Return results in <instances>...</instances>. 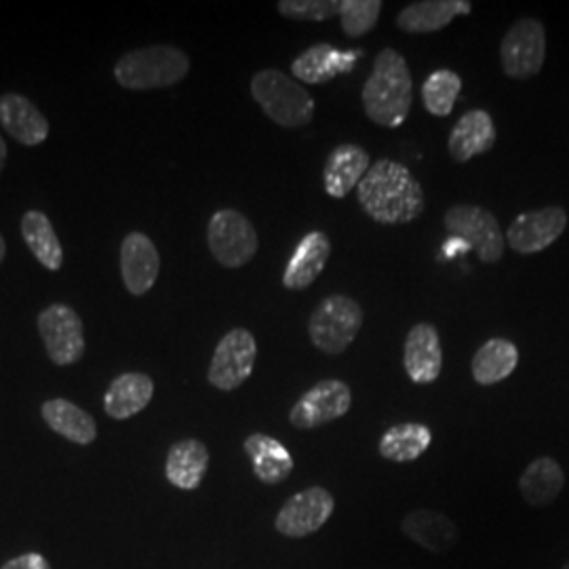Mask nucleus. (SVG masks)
I'll list each match as a JSON object with an SVG mask.
<instances>
[{"label":"nucleus","instance_id":"nucleus-35","mask_svg":"<svg viewBox=\"0 0 569 569\" xmlns=\"http://www.w3.org/2000/svg\"><path fill=\"white\" fill-rule=\"evenodd\" d=\"M7 154H9V150H7V143H4L2 136H0V171L4 169V163H7Z\"/></svg>","mask_w":569,"mask_h":569},{"label":"nucleus","instance_id":"nucleus-10","mask_svg":"<svg viewBox=\"0 0 569 569\" xmlns=\"http://www.w3.org/2000/svg\"><path fill=\"white\" fill-rule=\"evenodd\" d=\"M547 58V32L538 20H519L510 26L500 44L502 70L510 79L526 81L536 77Z\"/></svg>","mask_w":569,"mask_h":569},{"label":"nucleus","instance_id":"nucleus-25","mask_svg":"<svg viewBox=\"0 0 569 569\" xmlns=\"http://www.w3.org/2000/svg\"><path fill=\"white\" fill-rule=\"evenodd\" d=\"M44 425L77 446H91L98 439V425L91 413L68 399H49L41 407Z\"/></svg>","mask_w":569,"mask_h":569},{"label":"nucleus","instance_id":"nucleus-16","mask_svg":"<svg viewBox=\"0 0 569 569\" xmlns=\"http://www.w3.org/2000/svg\"><path fill=\"white\" fill-rule=\"evenodd\" d=\"M363 51L348 49L342 51L333 47L331 42H319L308 47L305 53H300L291 63V77L306 84H326L336 77L346 74L355 68L357 58H361Z\"/></svg>","mask_w":569,"mask_h":569},{"label":"nucleus","instance_id":"nucleus-27","mask_svg":"<svg viewBox=\"0 0 569 569\" xmlns=\"http://www.w3.org/2000/svg\"><path fill=\"white\" fill-rule=\"evenodd\" d=\"M566 488L563 468L549 456L533 460L519 479L523 500L531 507H549Z\"/></svg>","mask_w":569,"mask_h":569},{"label":"nucleus","instance_id":"nucleus-15","mask_svg":"<svg viewBox=\"0 0 569 569\" xmlns=\"http://www.w3.org/2000/svg\"><path fill=\"white\" fill-rule=\"evenodd\" d=\"M403 367L413 385H432L443 369V348L437 327L418 323L411 327L403 348Z\"/></svg>","mask_w":569,"mask_h":569},{"label":"nucleus","instance_id":"nucleus-19","mask_svg":"<svg viewBox=\"0 0 569 569\" xmlns=\"http://www.w3.org/2000/svg\"><path fill=\"white\" fill-rule=\"evenodd\" d=\"M0 124L21 146H41L49 138V121L20 93L0 96Z\"/></svg>","mask_w":569,"mask_h":569},{"label":"nucleus","instance_id":"nucleus-37","mask_svg":"<svg viewBox=\"0 0 569 569\" xmlns=\"http://www.w3.org/2000/svg\"><path fill=\"white\" fill-rule=\"evenodd\" d=\"M561 569H569V561H568V563H566V566H563V568H561Z\"/></svg>","mask_w":569,"mask_h":569},{"label":"nucleus","instance_id":"nucleus-28","mask_svg":"<svg viewBox=\"0 0 569 569\" xmlns=\"http://www.w3.org/2000/svg\"><path fill=\"white\" fill-rule=\"evenodd\" d=\"M519 363V350L510 340L493 338L481 346L470 363V371L477 385L493 387L507 380Z\"/></svg>","mask_w":569,"mask_h":569},{"label":"nucleus","instance_id":"nucleus-1","mask_svg":"<svg viewBox=\"0 0 569 569\" xmlns=\"http://www.w3.org/2000/svg\"><path fill=\"white\" fill-rule=\"evenodd\" d=\"M367 216L385 226L409 224L425 213V190L406 164L380 159L357 186Z\"/></svg>","mask_w":569,"mask_h":569},{"label":"nucleus","instance_id":"nucleus-36","mask_svg":"<svg viewBox=\"0 0 569 569\" xmlns=\"http://www.w3.org/2000/svg\"><path fill=\"white\" fill-rule=\"evenodd\" d=\"M4 256H7V243H4V239H2V234H0V264H2Z\"/></svg>","mask_w":569,"mask_h":569},{"label":"nucleus","instance_id":"nucleus-14","mask_svg":"<svg viewBox=\"0 0 569 569\" xmlns=\"http://www.w3.org/2000/svg\"><path fill=\"white\" fill-rule=\"evenodd\" d=\"M161 256L157 244L143 232H129L121 244L122 283L131 296L142 298L159 279Z\"/></svg>","mask_w":569,"mask_h":569},{"label":"nucleus","instance_id":"nucleus-3","mask_svg":"<svg viewBox=\"0 0 569 569\" xmlns=\"http://www.w3.org/2000/svg\"><path fill=\"white\" fill-rule=\"evenodd\" d=\"M190 72V58L171 44H150L124 53L114 66L117 82L129 91L167 89Z\"/></svg>","mask_w":569,"mask_h":569},{"label":"nucleus","instance_id":"nucleus-26","mask_svg":"<svg viewBox=\"0 0 569 569\" xmlns=\"http://www.w3.org/2000/svg\"><path fill=\"white\" fill-rule=\"evenodd\" d=\"M403 533L416 545L430 552H449L458 545V528L443 512L435 510H413L403 523Z\"/></svg>","mask_w":569,"mask_h":569},{"label":"nucleus","instance_id":"nucleus-23","mask_svg":"<svg viewBox=\"0 0 569 569\" xmlns=\"http://www.w3.org/2000/svg\"><path fill=\"white\" fill-rule=\"evenodd\" d=\"M244 453L253 475L266 486H279L293 472V458L281 441L264 432H253L244 439Z\"/></svg>","mask_w":569,"mask_h":569},{"label":"nucleus","instance_id":"nucleus-24","mask_svg":"<svg viewBox=\"0 0 569 569\" xmlns=\"http://www.w3.org/2000/svg\"><path fill=\"white\" fill-rule=\"evenodd\" d=\"M209 468V449L199 439H182L167 451L164 477L173 488L192 491L201 488Z\"/></svg>","mask_w":569,"mask_h":569},{"label":"nucleus","instance_id":"nucleus-5","mask_svg":"<svg viewBox=\"0 0 569 569\" xmlns=\"http://www.w3.org/2000/svg\"><path fill=\"white\" fill-rule=\"evenodd\" d=\"M363 327V308L348 296H329L315 308L308 321L312 345L326 355H342Z\"/></svg>","mask_w":569,"mask_h":569},{"label":"nucleus","instance_id":"nucleus-17","mask_svg":"<svg viewBox=\"0 0 569 569\" xmlns=\"http://www.w3.org/2000/svg\"><path fill=\"white\" fill-rule=\"evenodd\" d=\"M371 167V159L366 148L357 143H340L336 146L323 167V186L331 199H345L361 180L366 178Z\"/></svg>","mask_w":569,"mask_h":569},{"label":"nucleus","instance_id":"nucleus-7","mask_svg":"<svg viewBox=\"0 0 569 569\" xmlns=\"http://www.w3.org/2000/svg\"><path fill=\"white\" fill-rule=\"evenodd\" d=\"M446 228L451 237L475 249L483 264L502 260L507 237L488 209L477 204H453L446 213Z\"/></svg>","mask_w":569,"mask_h":569},{"label":"nucleus","instance_id":"nucleus-6","mask_svg":"<svg viewBox=\"0 0 569 569\" xmlns=\"http://www.w3.org/2000/svg\"><path fill=\"white\" fill-rule=\"evenodd\" d=\"M207 244L218 264L241 268L249 264L260 247L256 226L237 209H220L207 226Z\"/></svg>","mask_w":569,"mask_h":569},{"label":"nucleus","instance_id":"nucleus-12","mask_svg":"<svg viewBox=\"0 0 569 569\" xmlns=\"http://www.w3.org/2000/svg\"><path fill=\"white\" fill-rule=\"evenodd\" d=\"M333 509V496L321 486H312L298 491L284 502L277 512L274 528L287 538H306L326 526Z\"/></svg>","mask_w":569,"mask_h":569},{"label":"nucleus","instance_id":"nucleus-33","mask_svg":"<svg viewBox=\"0 0 569 569\" xmlns=\"http://www.w3.org/2000/svg\"><path fill=\"white\" fill-rule=\"evenodd\" d=\"M279 13L293 21H327L340 16V0H281Z\"/></svg>","mask_w":569,"mask_h":569},{"label":"nucleus","instance_id":"nucleus-21","mask_svg":"<svg viewBox=\"0 0 569 569\" xmlns=\"http://www.w3.org/2000/svg\"><path fill=\"white\" fill-rule=\"evenodd\" d=\"M472 2L468 0H420L411 2L397 16V26L407 34L439 32L458 16H470Z\"/></svg>","mask_w":569,"mask_h":569},{"label":"nucleus","instance_id":"nucleus-4","mask_svg":"<svg viewBox=\"0 0 569 569\" xmlns=\"http://www.w3.org/2000/svg\"><path fill=\"white\" fill-rule=\"evenodd\" d=\"M251 98L260 103L266 117L284 129L306 127L315 119V100L293 77L268 68L253 74Z\"/></svg>","mask_w":569,"mask_h":569},{"label":"nucleus","instance_id":"nucleus-8","mask_svg":"<svg viewBox=\"0 0 569 569\" xmlns=\"http://www.w3.org/2000/svg\"><path fill=\"white\" fill-rule=\"evenodd\" d=\"M258 359V345L249 329L234 327L216 346L211 366L207 371L209 385L224 392L243 387L251 378Z\"/></svg>","mask_w":569,"mask_h":569},{"label":"nucleus","instance_id":"nucleus-29","mask_svg":"<svg viewBox=\"0 0 569 569\" xmlns=\"http://www.w3.org/2000/svg\"><path fill=\"white\" fill-rule=\"evenodd\" d=\"M21 237L23 243L32 251V256L41 262L47 270L58 272L63 266V249H61L60 237L56 234V228L51 220L39 211L30 209L21 218Z\"/></svg>","mask_w":569,"mask_h":569},{"label":"nucleus","instance_id":"nucleus-30","mask_svg":"<svg viewBox=\"0 0 569 569\" xmlns=\"http://www.w3.org/2000/svg\"><path fill=\"white\" fill-rule=\"evenodd\" d=\"M432 443V432L425 425L406 422L388 428L380 439L378 451L388 462L406 465L418 460Z\"/></svg>","mask_w":569,"mask_h":569},{"label":"nucleus","instance_id":"nucleus-31","mask_svg":"<svg viewBox=\"0 0 569 569\" xmlns=\"http://www.w3.org/2000/svg\"><path fill=\"white\" fill-rule=\"evenodd\" d=\"M462 79L451 70H437L422 84V103L432 117H449L458 102Z\"/></svg>","mask_w":569,"mask_h":569},{"label":"nucleus","instance_id":"nucleus-11","mask_svg":"<svg viewBox=\"0 0 569 569\" xmlns=\"http://www.w3.org/2000/svg\"><path fill=\"white\" fill-rule=\"evenodd\" d=\"M352 406V392L342 380H321L308 388L289 411V422L298 430H315L340 420Z\"/></svg>","mask_w":569,"mask_h":569},{"label":"nucleus","instance_id":"nucleus-32","mask_svg":"<svg viewBox=\"0 0 569 569\" xmlns=\"http://www.w3.org/2000/svg\"><path fill=\"white\" fill-rule=\"evenodd\" d=\"M385 4L380 0H342L340 21L346 37L361 39L369 34L380 20Z\"/></svg>","mask_w":569,"mask_h":569},{"label":"nucleus","instance_id":"nucleus-34","mask_svg":"<svg viewBox=\"0 0 569 569\" xmlns=\"http://www.w3.org/2000/svg\"><path fill=\"white\" fill-rule=\"evenodd\" d=\"M0 569H51V563L41 552H23L16 559H9Z\"/></svg>","mask_w":569,"mask_h":569},{"label":"nucleus","instance_id":"nucleus-13","mask_svg":"<svg viewBox=\"0 0 569 569\" xmlns=\"http://www.w3.org/2000/svg\"><path fill=\"white\" fill-rule=\"evenodd\" d=\"M568 228V213L563 207H545L523 211L507 230L510 249L517 253H538L555 243Z\"/></svg>","mask_w":569,"mask_h":569},{"label":"nucleus","instance_id":"nucleus-20","mask_svg":"<svg viewBox=\"0 0 569 569\" xmlns=\"http://www.w3.org/2000/svg\"><path fill=\"white\" fill-rule=\"evenodd\" d=\"M496 143V124L486 110H468L449 133V157L456 163H468L479 154H486Z\"/></svg>","mask_w":569,"mask_h":569},{"label":"nucleus","instance_id":"nucleus-9","mask_svg":"<svg viewBox=\"0 0 569 569\" xmlns=\"http://www.w3.org/2000/svg\"><path fill=\"white\" fill-rule=\"evenodd\" d=\"M37 326L44 350L56 366H74L84 357V327L74 308L47 306L39 315Z\"/></svg>","mask_w":569,"mask_h":569},{"label":"nucleus","instance_id":"nucleus-18","mask_svg":"<svg viewBox=\"0 0 569 569\" xmlns=\"http://www.w3.org/2000/svg\"><path fill=\"white\" fill-rule=\"evenodd\" d=\"M331 256V241L326 232L312 230L298 243L283 272V287L289 291H305L315 283Z\"/></svg>","mask_w":569,"mask_h":569},{"label":"nucleus","instance_id":"nucleus-2","mask_svg":"<svg viewBox=\"0 0 569 569\" xmlns=\"http://www.w3.org/2000/svg\"><path fill=\"white\" fill-rule=\"evenodd\" d=\"M411 91L413 82L406 58L390 47L382 49L361 93L367 119L388 129L401 127L411 110Z\"/></svg>","mask_w":569,"mask_h":569},{"label":"nucleus","instance_id":"nucleus-22","mask_svg":"<svg viewBox=\"0 0 569 569\" xmlns=\"http://www.w3.org/2000/svg\"><path fill=\"white\" fill-rule=\"evenodd\" d=\"M154 382L140 371H129L114 378L103 395V409L112 420H129L150 406Z\"/></svg>","mask_w":569,"mask_h":569}]
</instances>
